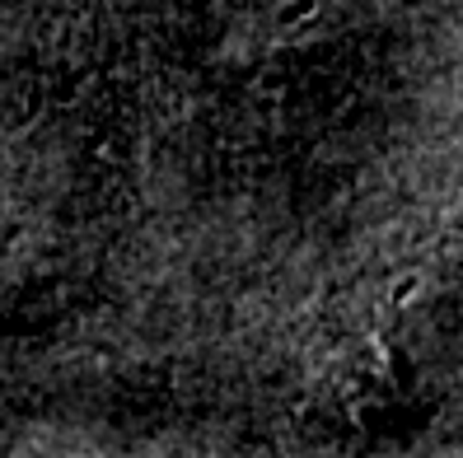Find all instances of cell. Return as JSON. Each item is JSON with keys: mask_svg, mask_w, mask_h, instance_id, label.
Returning <instances> with one entry per match:
<instances>
[]
</instances>
